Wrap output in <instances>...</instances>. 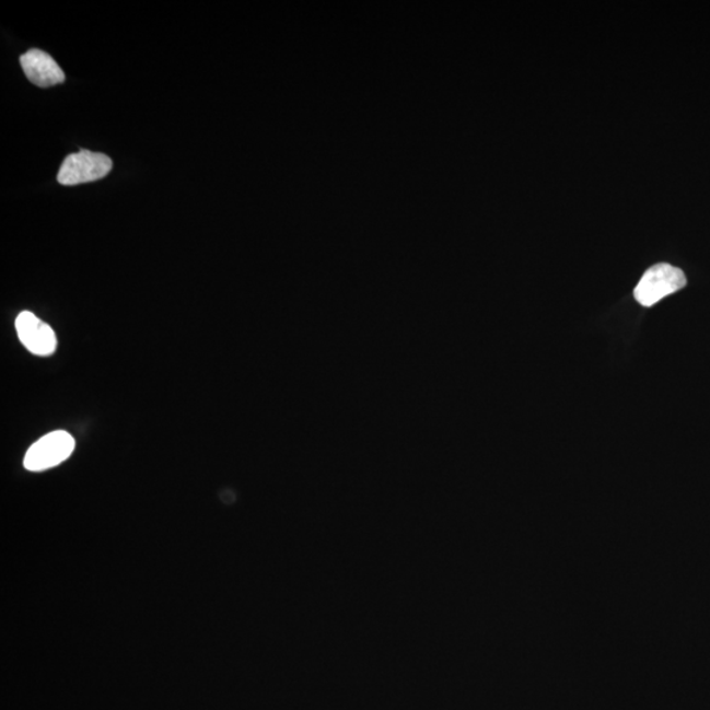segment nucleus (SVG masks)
Listing matches in <instances>:
<instances>
[{
  "instance_id": "1",
  "label": "nucleus",
  "mask_w": 710,
  "mask_h": 710,
  "mask_svg": "<svg viewBox=\"0 0 710 710\" xmlns=\"http://www.w3.org/2000/svg\"><path fill=\"white\" fill-rule=\"evenodd\" d=\"M686 286V273L679 267L657 264L643 273L640 283L637 284L635 290V298L643 307H651V305L675 294Z\"/></svg>"
},
{
  "instance_id": "2",
  "label": "nucleus",
  "mask_w": 710,
  "mask_h": 710,
  "mask_svg": "<svg viewBox=\"0 0 710 710\" xmlns=\"http://www.w3.org/2000/svg\"><path fill=\"white\" fill-rule=\"evenodd\" d=\"M113 171V161L106 154L80 151L62 162L57 181L62 186H77L100 181Z\"/></svg>"
},
{
  "instance_id": "3",
  "label": "nucleus",
  "mask_w": 710,
  "mask_h": 710,
  "mask_svg": "<svg viewBox=\"0 0 710 710\" xmlns=\"http://www.w3.org/2000/svg\"><path fill=\"white\" fill-rule=\"evenodd\" d=\"M74 447V439L68 432H51L28 449L24 457V467L30 472L48 470L67 461Z\"/></svg>"
},
{
  "instance_id": "4",
  "label": "nucleus",
  "mask_w": 710,
  "mask_h": 710,
  "mask_svg": "<svg viewBox=\"0 0 710 710\" xmlns=\"http://www.w3.org/2000/svg\"><path fill=\"white\" fill-rule=\"evenodd\" d=\"M15 327L19 340L32 354L47 357L55 353L57 349L55 330L32 312H22L16 318Z\"/></svg>"
},
{
  "instance_id": "5",
  "label": "nucleus",
  "mask_w": 710,
  "mask_h": 710,
  "mask_svg": "<svg viewBox=\"0 0 710 710\" xmlns=\"http://www.w3.org/2000/svg\"><path fill=\"white\" fill-rule=\"evenodd\" d=\"M24 74L38 88L56 86L65 81V74L55 58L43 50L31 49L21 57Z\"/></svg>"
}]
</instances>
